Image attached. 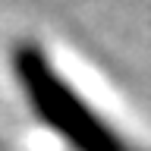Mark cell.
<instances>
[{
  "mask_svg": "<svg viewBox=\"0 0 151 151\" xmlns=\"http://www.w3.org/2000/svg\"><path fill=\"white\" fill-rule=\"evenodd\" d=\"M13 76L28 98L32 113L73 151H145L110 120H104L98 107H91L63 79V73L44 57L41 47L19 44L13 50Z\"/></svg>",
  "mask_w": 151,
  "mask_h": 151,
  "instance_id": "obj_1",
  "label": "cell"
}]
</instances>
